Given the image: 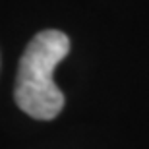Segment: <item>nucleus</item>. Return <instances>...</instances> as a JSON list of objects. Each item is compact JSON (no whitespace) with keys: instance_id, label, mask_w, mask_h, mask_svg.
<instances>
[{"instance_id":"obj_1","label":"nucleus","mask_w":149,"mask_h":149,"mask_svg":"<svg viewBox=\"0 0 149 149\" xmlns=\"http://www.w3.org/2000/svg\"><path fill=\"white\" fill-rule=\"evenodd\" d=\"M70 52V39L56 29L37 33L25 47L16 77V105L37 120H52L64 109V93L56 87L52 74Z\"/></svg>"}]
</instances>
